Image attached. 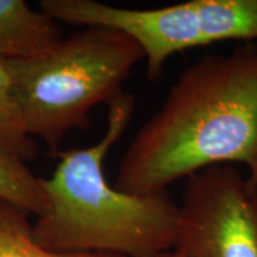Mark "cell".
Masks as SVG:
<instances>
[{
    "label": "cell",
    "instance_id": "1",
    "mask_svg": "<svg viewBox=\"0 0 257 257\" xmlns=\"http://www.w3.org/2000/svg\"><path fill=\"white\" fill-rule=\"evenodd\" d=\"M218 165L257 174V42L204 55L180 74L125 150L114 187L155 194Z\"/></svg>",
    "mask_w": 257,
    "mask_h": 257
},
{
    "label": "cell",
    "instance_id": "5",
    "mask_svg": "<svg viewBox=\"0 0 257 257\" xmlns=\"http://www.w3.org/2000/svg\"><path fill=\"white\" fill-rule=\"evenodd\" d=\"M186 180L173 250L181 257H257V219L237 166H212Z\"/></svg>",
    "mask_w": 257,
    "mask_h": 257
},
{
    "label": "cell",
    "instance_id": "4",
    "mask_svg": "<svg viewBox=\"0 0 257 257\" xmlns=\"http://www.w3.org/2000/svg\"><path fill=\"white\" fill-rule=\"evenodd\" d=\"M40 8L60 24L104 27L138 43L147 78L155 82L170 56L220 41H257V0H189L159 9L134 10L95 0H42Z\"/></svg>",
    "mask_w": 257,
    "mask_h": 257
},
{
    "label": "cell",
    "instance_id": "7",
    "mask_svg": "<svg viewBox=\"0 0 257 257\" xmlns=\"http://www.w3.org/2000/svg\"><path fill=\"white\" fill-rule=\"evenodd\" d=\"M9 60L0 56V150L27 163L36 159L38 148L16 100Z\"/></svg>",
    "mask_w": 257,
    "mask_h": 257
},
{
    "label": "cell",
    "instance_id": "2",
    "mask_svg": "<svg viewBox=\"0 0 257 257\" xmlns=\"http://www.w3.org/2000/svg\"><path fill=\"white\" fill-rule=\"evenodd\" d=\"M136 99L125 92L107 105V128L98 143L56 154L41 178L47 207L31 225L38 245L57 252L157 257L173 250L178 204L168 191L133 195L108 184L104 162L133 119Z\"/></svg>",
    "mask_w": 257,
    "mask_h": 257
},
{
    "label": "cell",
    "instance_id": "6",
    "mask_svg": "<svg viewBox=\"0 0 257 257\" xmlns=\"http://www.w3.org/2000/svg\"><path fill=\"white\" fill-rule=\"evenodd\" d=\"M61 24L24 0H0V56L43 55L62 40Z\"/></svg>",
    "mask_w": 257,
    "mask_h": 257
},
{
    "label": "cell",
    "instance_id": "10",
    "mask_svg": "<svg viewBox=\"0 0 257 257\" xmlns=\"http://www.w3.org/2000/svg\"><path fill=\"white\" fill-rule=\"evenodd\" d=\"M246 188H248L250 200H251L257 219V174L249 175L248 178H246Z\"/></svg>",
    "mask_w": 257,
    "mask_h": 257
},
{
    "label": "cell",
    "instance_id": "3",
    "mask_svg": "<svg viewBox=\"0 0 257 257\" xmlns=\"http://www.w3.org/2000/svg\"><path fill=\"white\" fill-rule=\"evenodd\" d=\"M142 48L115 29L85 27L43 55L10 59L12 88L28 133L56 155L72 130H87L94 106L124 94Z\"/></svg>",
    "mask_w": 257,
    "mask_h": 257
},
{
    "label": "cell",
    "instance_id": "9",
    "mask_svg": "<svg viewBox=\"0 0 257 257\" xmlns=\"http://www.w3.org/2000/svg\"><path fill=\"white\" fill-rule=\"evenodd\" d=\"M0 200L38 217L47 207V197L27 163L0 150Z\"/></svg>",
    "mask_w": 257,
    "mask_h": 257
},
{
    "label": "cell",
    "instance_id": "11",
    "mask_svg": "<svg viewBox=\"0 0 257 257\" xmlns=\"http://www.w3.org/2000/svg\"><path fill=\"white\" fill-rule=\"evenodd\" d=\"M157 257H181V256H180L178 252H175L174 250H170V251H167V252L162 253V255H160Z\"/></svg>",
    "mask_w": 257,
    "mask_h": 257
},
{
    "label": "cell",
    "instance_id": "8",
    "mask_svg": "<svg viewBox=\"0 0 257 257\" xmlns=\"http://www.w3.org/2000/svg\"><path fill=\"white\" fill-rule=\"evenodd\" d=\"M28 213L0 200V257H125L105 252H57L32 238Z\"/></svg>",
    "mask_w": 257,
    "mask_h": 257
}]
</instances>
